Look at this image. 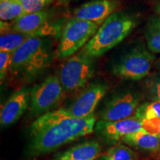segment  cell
Listing matches in <instances>:
<instances>
[{"mask_svg": "<svg viewBox=\"0 0 160 160\" xmlns=\"http://www.w3.org/2000/svg\"><path fill=\"white\" fill-rule=\"evenodd\" d=\"M147 94L152 100H160V72L152 75L145 83Z\"/></svg>", "mask_w": 160, "mask_h": 160, "instance_id": "22", "label": "cell"}, {"mask_svg": "<svg viewBox=\"0 0 160 160\" xmlns=\"http://www.w3.org/2000/svg\"><path fill=\"white\" fill-rule=\"evenodd\" d=\"M156 152H157L158 153H159V154L160 155V145H159V148H158V150Z\"/></svg>", "mask_w": 160, "mask_h": 160, "instance_id": "28", "label": "cell"}, {"mask_svg": "<svg viewBox=\"0 0 160 160\" xmlns=\"http://www.w3.org/2000/svg\"><path fill=\"white\" fill-rule=\"evenodd\" d=\"M148 48L153 53H160V17H151L145 27Z\"/></svg>", "mask_w": 160, "mask_h": 160, "instance_id": "18", "label": "cell"}, {"mask_svg": "<svg viewBox=\"0 0 160 160\" xmlns=\"http://www.w3.org/2000/svg\"><path fill=\"white\" fill-rule=\"evenodd\" d=\"M137 25V20L133 16L122 11L114 12L80 51L93 58L100 57L122 42Z\"/></svg>", "mask_w": 160, "mask_h": 160, "instance_id": "3", "label": "cell"}, {"mask_svg": "<svg viewBox=\"0 0 160 160\" xmlns=\"http://www.w3.org/2000/svg\"><path fill=\"white\" fill-rule=\"evenodd\" d=\"M142 128L160 138V119L142 120Z\"/></svg>", "mask_w": 160, "mask_h": 160, "instance_id": "25", "label": "cell"}, {"mask_svg": "<svg viewBox=\"0 0 160 160\" xmlns=\"http://www.w3.org/2000/svg\"><path fill=\"white\" fill-rule=\"evenodd\" d=\"M139 102V95L134 91L118 92L107 100L100 112V119L117 121L131 117L136 113Z\"/></svg>", "mask_w": 160, "mask_h": 160, "instance_id": "9", "label": "cell"}, {"mask_svg": "<svg viewBox=\"0 0 160 160\" xmlns=\"http://www.w3.org/2000/svg\"><path fill=\"white\" fill-rule=\"evenodd\" d=\"M53 13L43 11L25 13L11 23L1 21V34L11 32L32 33L36 37H48L60 33L62 22L52 21Z\"/></svg>", "mask_w": 160, "mask_h": 160, "instance_id": "5", "label": "cell"}, {"mask_svg": "<svg viewBox=\"0 0 160 160\" xmlns=\"http://www.w3.org/2000/svg\"><path fill=\"white\" fill-rule=\"evenodd\" d=\"M52 57L53 51L50 39L32 38L13 53L10 72L20 79H34L49 67Z\"/></svg>", "mask_w": 160, "mask_h": 160, "instance_id": "2", "label": "cell"}, {"mask_svg": "<svg viewBox=\"0 0 160 160\" xmlns=\"http://www.w3.org/2000/svg\"><path fill=\"white\" fill-rule=\"evenodd\" d=\"M156 66H157V68H159L160 70V58L158 59L157 60V62H156Z\"/></svg>", "mask_w": 160, "mask_h": 160, "instance_id": "26", "label": "cell"}, {"mask_svg": "<svg viewBox=\"0 0 160 160\" xmlns=\"http://www.w3.org/2000/svg\"><path fill=\"white\" fill-rule=\"evenodd\" d=\"M158 11H159V13H160V3H159V6H158Z\"/></svg>", "mask_w": 160, "mask_h": 160, "instance_id": "29", "label": "cell"}, {"mask_svg": "<svg viewBox=\"0 0 160 160\" xmlns=\"http://www.w3.org/2000/svg\"><path fill=\"white\" fill-rule=\"evenodd\" d=\"M25 14L20 0H13L3 11H0L1 21H13Z\"/></svg>", "mask_w": 160, "mask_h": 160, "instance_id": "21", "label": "cell"}, {"mask_svg": "<svg viewBox=\"0 0 160 160\" xmlns=\"http://www.w3.org/2000/svg\"><path fill=\"white\" fill-rule=\"evenodd\" d=\"M13 53L10 52L0 51V79L2 83L10 71Z\"/></svg>", "mask_w": 160, "mask_h": 160, "instance_id": "24", "label": "cell"}, {"mask_svg": "<svg viewBox=\"0 0 160 160\" xmlns=\"http://www.w3.org/2000/svg\"><path fill=\"white\" fill-rule=\"evenodd\" d=\"M108 88V85L102 82L91 84L67 108L70 114L74 118H84L93 114Z\"/></svg>", "mask_w": 160, "mask_h": 160, "instance_id": "10", "label": "cell"}, {"mask_svg": "<svg viewBox=\"0 0 160 160\" xmlns=\"http://www.w3.org/2000/svg\"><path fill=\"white\" fill-rule=\"evenodd\" d=\"M121 142L130 147L146 151H157L160 145V138L143 128L127 135Z\"/></svg>", "mask_w": 160, "mask_h": 160, "instance_id": "15", "label": "cell"}, {"mask_svg": "<svg viewBox=\"0 0 160 160\" xmlns=\"http://www.w3.org/2000/svg\"><path fill=\"white\" fill-rule=\"evenodd\" d=\"M65 93L59 77L54 75L49 76L32 88L30 114L32 117H39L56 110L62 102Z\"/></svg>", "mask_w": 160, "mask_h": 160, "instance_id": "8", "label": "cell"}, {"mask_svg": "<svg viewBox=\"0 0 160 160\" xmlns=\"http://www.w3.org/2000/svg\"><path fill=\"white\" fill-rule=\"evenodd\" d=\"M96 121L94 113L84 118L71 117L28 136L25 154L30 158L42 157L89 135L95 128Z\"/></svg>", "mask_w": 160, "mask_h": 160, "instance_id": "1", "label": "cell"}, {"mask_svg": "<svg viewBox=\"0 0 160 160\" xmlns=\"http://www.w3.org/2000/svg\"><path fill=\"white\" fill-rule=\"evenodd\" d=\"M71 117H73L69 113L68 108H61L44 113L38 117L30 126L28 131V136L35 134L49 126L59 123L63 120Z\"/></svg>", "mask_w": 160, "mask_h": 160, "instance_id": "16", "label": "cell"}, {"mask_svg": "<svg viewBox=\"0 0 160 160\" xmlns=\"http://www.w3.org/2000/svg\"><path fill=\"white\" fill-rule=\"evenodd\" d=\"M118 6L117 0H92L76 8L73 11V18L100 26L114 13Z\"/></svg>", "mask_w": 160, "mask_h": 160, "instance_id": "13", "label": "cell"}, {"mask_svg": "<svg viewBox=\"0 0 160 160\" xmlns=\"http://www.w3.org/2000/svg\"><path fill=\"white\" fill-rule=\"evenodd\" d=\"M94 129L98 137L105 142L115 144L130 133L142 129V121L135 117L117 121L100 119L96 123Z\"/></svg>", "mask_w": 160, "mask_h": 160, "instance_id": "11", "label": "cell"}, {"mask_svg": "<svg viewBox=\"0 0 160 160\" xmlns=\"http://www.w3.org/2000/svg\"><path fill=\"white\" fill-rule=\"evenodd\" d=\"M59 1L62 2H67L71 1V0H59Z\"/></svg>", "mask_w": 160, "mask_h": 160, "instance_id": "27", "label": "cell"}, {"mask_svg": "<svg viewBox=\"0 0 160 160\" xmlns=\"http://www.w3.org/2000/svg\"><path fill=\"white\" fill-rule=\"evenodd\" d=\"M101 152L102 147L97 141L88 140L60 152L52 160H97Z\"/></svg>", "mask_w": 160, "mask_h": 160, "instance_id": "14", "label": "cell"}, {"mask_svg": "<svg viewBox=\"0 0 160 160\" xmlns=\"http://www.w3.org/2000/svg\"><path fill=\"white\" fill-rule=\"evenodd\" d=\"M94 59L79 51L62 65L58 77L66 93L82 88L93 77L95 72Z\"/></svg>", "mask_w": 160, "mask_h": 160, "instance_id": "6", "label": "cell"}, {"mask_svg": "<svg viewBox=\"0 0 160 160\" xmlns=\"http://www.w3.org/2000/svg\"><path fill=\"white\" fill-rule=\"evenodd\" d=\"M31 92L28 88H22L13 93L3 104L0 112L1 128H6L17 122L31 102Z\"/></svg>", "mask_w": 160, "mask_h": 160, "instance_id": "12", "label": "cell"}, {"mask_svg": "<svg viewBox=\"0 0 160 160\" xmlns=\"http://www.w3.org/2000/svg\"><path fill=\"white\" fill-rule=\"evenodd\" d=\"M99 26L91 22L72 18L62 30L57 57L65 59L77 53L93 37Z\"/></svg>", "mask_w": 160, "mask_h": 160, "instance_id": "7", "label": "cell"}, {"mask_svg": "<svg viewBox=\"0 0 160 160\" xmlns=\"http://www.w3.org/2000/svg\"><path fill=\"white\" fill-rule=\"evenodd\" d=\"M134 151L128 145L117 144L101 153L97 160H137Z\"/></svg>", "mask_w": 160, "mask_h": 160, "instance_id": "19", "label": "cell"}, {"mask_svg": "<svg viewBox=\"0 0 160 160\" xmlns=\"http://www.w3.org/2000/svg\"><path fill=\"white\" fill-rule=\"evenodd\" d=\"M135 117L140 120L160 119V100H153L139 105L135 113Z\"/></svg>", "mask_w": 160, "mask_h": 160, "instance_id": "20", "label": "cell"}, {"mask_svg": "<svg viewBox=\"0 0 160 160\" xmlns=\"http://www.w3.org/2000/svg\"><path fill=\"white\" fill-rule=\"evenodd\" d=\"M155 56L142 44L133 46L119 56L111 65L115 77L127 80H140L149 74Z\"/></svg>", "mask_w": 160, "mask_h": 160, "instance_id": "4", "label": "cell"}, {"mask_svg": "<svg viewBox=\"0 0 160 160\" xmlns=\"http://www.w3.org/2000/svg\"><path fill=\"white\" fill-rule=\"evenodd\" d=\"M52 0H20L25 13H36L43 11Z\"/></svg>", "mask_w": 160, "mask_h": 160, "instance_id": "23", "label": "cell"}, {"mask_svg": "<svg viewBox=\"0 0 160 160\" xmlns=\"http://www.w3.org/2000/svg\"><path fill=\"white\" fill-rule=\"evenodd\" d=\"M36 37L32 33L11 32L1 34L0 37V51L13 53L28 40Z\"/></svg>", "mask_w": 160, "mask_h": 160, "instance_id": "17", "label": "cell"}]
</instances>
